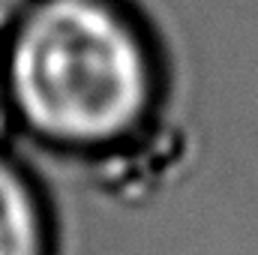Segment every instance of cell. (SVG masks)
Listing matches in <instances>:
<instances>
[{"mask_svg": "<svg viewBox=\"0 0 258 255\" xmlns=\"http://www.w3.org/2000/svg\"><path fill=\"white\" fill-rule=\"evenodd\" d=\"M3 72L18 120L57 150L117 147L159 96L150 45L111 0H33Z\"/></svg>", "mask_w": 258, "mask_h": 255, "instance_id": "1", "label": "cell"}, {"mask_svg": "<svg viewBox=\"0 0 258 255\" xmlns=\"http://www.w3.org/2000/svg\"><path fill=\"white\" fill-rule=\"evenodd\" d=\"M0 255H48V222L36 180L0 156Z\"/></svg>", "mask_w": 258, "mask_h": 255, "instance_id": "2", "label": "cell"}, {"mask_svg": "<svg viewBox=\"0 0 258 255\" xmlns=\"http://www.w3.org/2000/svg\"><path fill=\"white\" fill-rule=\"evenodd\" d=\"M18 120L15 114V102H12V90H9V81H6V72L0 66V144L12 135V123Z\"/></svg>", "mask_w": 258, "mask_h": 255, "instance_id": "3", "label": "cell"}, {"mask_svg": "<svg viewBox=\"0 0 258 255\" xmlns=\"http://www.w3.org/2000/svg\"><path fill=\"white\" fill-rule=\"evenodd\" d=\"M33 0H0V36L12 33V27L18 24V18L24 15V9Z\"/></svg>", "mask_w": 258, "mask_h": 255, "instance_id": "4", "label": "cell"}]
</instances>
